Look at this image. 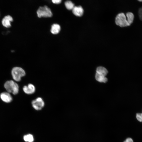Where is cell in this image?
I'll return each mask as SVG.
<instances>
[{
  "label": "cell",
  "instance_id": "obj_11",
  "mask_svg": "<svg viewBox=\"0 0 142 142\" xmlns=\"http://www.w3.org/2000/svg\"><path fill=\"white\" fill-rule=\"evenodd\" d=\"M60 29V26L58 24H54L52 26L50 31L52 34H56L59 33Z\"/></svg>",
  "mask_w": 142,
  "mask_h": 142
},
{
  "label": "cell",
  "instance_id": "obj_14",
  "mask_svg": "<svg viewBox=\"0 0 142 142\" xmlns=\"http://www.w3.org/2000/svg\"><path fill=\"white\" fill-rule=\"evenodd\" d=\"M23 139L26 142H33L34 140L33 135L31 134H28L24 135Z\"/></svg>",
  "mask_w": 142,
  "mask_h": 142
},
{
  "label": "cell",
  "instance_id": "obj_12",
  "mask_svg": "<svg viewBox=\"0 0 142 142\" xmlns=\"http://www.w3.org/2000/svg\"><path fill=\"white\" fill-rule=\"evenodd\" d=\"M95 78L97 80L100 82L105 83L108 81L107 78L105 76L97 73H96Z\"/></svg>",
  "mask_w": 142,
  "mask_h": 142
},
{
  "label": "cell",
  "instance_id": "obj_19",
  "mask_svg": "<svg viewBox=\"0 0 142 142\" xmlns=\"http://www.w3.org/2000/svg\"><path fill=\"white\" fill-rule=\"evenodd\" d=\"M138 1L139 2H142V0H139Z\"/></svg>",
  "mask_w": 142,
  "mask_h": 142
},
{
  "label": "cell",
  "instance_id": "obj_13",
  "mask_svg": "<svg viewBox=\"0 0 142 142\" xmlns=\"http://www.w3.org/2000/svg\"><path fill=\"white\" fill-rule=\"evenodd\" d=\"M127 21L130 25L133 22L134 16V14L131 12H128L126 14Z\"/></svg>",
  "mask_w": 142,
  "mask_h": 142
},
{
  "label": "cell",
  "instance_id": "obj_2",
  "mask_svg": "<svg viewBox=\"0 0 142 142\" xmlns=\"http://www.w3.org/2000/svg\"><path fill=\"white\" fill-rule=\"evenodd\" d=\"M11 74L13 79L17 82H19L22 77L26 75L24 70L22 68L19 67H15L13 68Z\"/></svg>",
  "mask_w": 142,
  "mask_h": 142
},
{
  "label": "cell",
  "instance_id": "obj_8",
  "mask_svg": "<svg viewBox=\"0 0 142 142\" xmlns=\"http://www.w3.org/2000/svg\"><path fill=\"white\" fill-rule=\"evenodd\" d=\"M0 97L3 101L7 103L10 102L12 100V96L9 93L7 92L2 93L0 94Z\"/></svg>",
  "mask_w": 142,
  "mask_h": 142
},
{
  "label": "cell",
  "instance_id": "obj_10",
  "mask_svg": "<svg viewBox=\"0 0 142 142\" xmlns=\"http://www.w3.org/2000/svg\"><path fill=\"white\" fill-rule=\"evenodd\" d=\"M96 73L105 76L108 73V71L105 68L101 66L98 67L96 70Z\"/></svg>",
  "mask_w": 142,
  "mask_h": 142
},
{
  "label": "cell",
  "instance_id": "obj_1",
  "mask_svg": "<svg viewBox=\"0 0 142 142\" xmlns=\"http://www.w3.org/2000/svg\"><path fill=\"white\" fill-rule=\"evenodd\" d=\"M4 87L7 92L16 95L18 93L19 87L18 84L13 80L6 81L4 85Z\"/></svg>",
  "mask_w": 142,
  "mask_h": 142
},
{
  "label": "cell",
  "instance_id": "obj_9",
  "mask_svg": "<svg viewBox=\"0 0 142 142\" xmlns=\"http://www.w3.org/2000/svg\"><path fill=\"white\" fill-rule=\"evenodd\" d=\"M83 9L81 6H74L72 9L73 13L78 16H82L83 13Z\"/></svg>",
  "mask_w": 142,
  "mask_h": 142
},
{
  "label": "cell",
  "instance_id": "obj_18",
  "mask_svg": "<svg viewBox=\"0 0 142 142\" xmlns=\"http://www.w3.org/2000/svg\"><path fill=\"white\" fill-rule=\"evenodd\" d=\"M124 142H133V141L131 138H128L126 139Z\"/></svg>",
  "mask_w": 142,
  "mask_h": 142
},
{
  "label": "cell",
  "instance_id": "obj_15",
  "mask_svg": "<svg viewBox=\"0 0 142 142\" xmlns=\"http://www.w3.org/2000/svg\"><path fill=\"white\" fill-rule=\"evenodd\" d=\"M65 5L67 8L69 10L72 9L74 7V4L70 1H66Z\"/></svg>",
  "mask_w": 142,
  "mask_h": 142
},
{
  "label": "cell",
  "instance_id": "obj_3",
  "mask_svg": "<svg viewBox=\"0 0 142 142\" xmlns=\"http://www.w3.org/2000/svg\"><path fill=\"white\" fill-rule=\"evenodd\" d=\"M116 24L121 27H128L130 25L128 23L124 14L121 13L116 16L115 19Z\"/></svg>",
  "mask_w": 142,
  "mask_h": 142
},
{
  "label": "cell",
  "instance_id": "obj_16",
  "mask_svg": "<svg viewBox=\"0 0 142 142\" xmlns=\"http://www.w3.org/2000/svg\"><path fill=\"white\" fill-rule=\"evenodd\" d=\"M136 117L138 121L142 122V113H137L136 115Z\"/></svg>",
  "mask_w": 142,
  "mask_h": 142
},
{
  "label": "cell",
  "instance_id": "obj_6",
  "mask_svg": "<svg viewBox=\"0 0 142 142\" xmlns=\"http://www.w3.org/2000/svg\"><path fill=\"white\" fill-rule=\"evenodd\" d=\"M13 21L12 17L8 15L4 17L3 18L2 23L4 27L8 28L11 26V22Z\"/></svg>",
  "mask_w": 142,
  "mask_h": 142
},
{
  "label": "cell",
  "instance_id": "obj_5",
  "mask_svg": "<svg viewBox=\"0 0 142 142\" xmlns=\"http://www.w3.org/2000/svg\"><path fill=\"white\" fill-rule=\"evenodd\" d=\"M33 107L37 110H41L44 107V102L42 99L38 97L33 100L31 103Z\"/></svg>",
  "mask_w": 142,
  "mask_h": 142
},
{
  "label": "cell",
  "instance_id": "obj_7",
  "mask_svg": "<svg viewBox=\"0 0 142 142\" xmlns=\"http://www.w3.org/2000/svg\"><path fill=\"white\" fill-rule=\"evenodd\" d=\"M24 92L28 94H32L35 91L36 88L34 86L31 84H29L27 85L24 86L23 88Z\"/></svg>",
  "mask_w": 142,
  "mask_h": 142
},
{
  "label": "cell",
  "instance_id": "obj_4",
  "mask_svg": "<svg viewBox=\"0 0 142 142\" xmlns=\"http://www.w3.org/2000/svg\"><path fill=\"white\" fill-rule=\"evenodd\" d=\"M37 14L39 17H50L52 15L50 9L45 6L39 7L37 11Z\"/></svg>",
  "mask_w": 142,
  "mask_h": 142
},
{
  "label": "cell",
  "instance_id": "obj_17",
  "mask_svg": "<svg viewBox=\"0 0 142 142\" xmlns=\"http://www.w3.org/2000/svg\"><path fill=\"white\" fill-rule=\"evenodd\" d=\"M61 0H53L52 1V2L56 4H58L60 3L61 2Z\"/></svg>",
  "mask_w": 142,
  "mask_h": 142
}]
</instances>
